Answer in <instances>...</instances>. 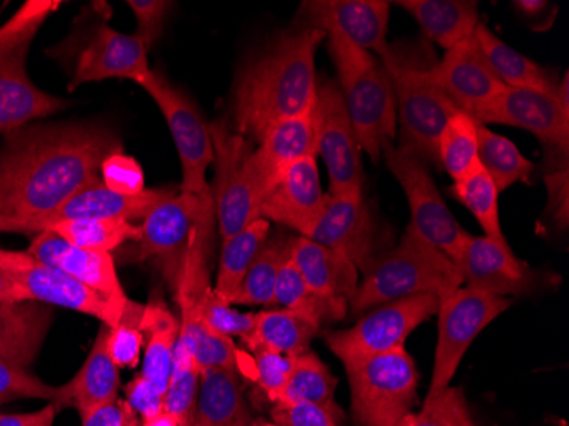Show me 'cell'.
<instances>
[{
	"label": "cell",
	"mask_w": 569,
	"mask_h": 426,
	"mask_svg": "<svg viewBox=\"0 0 569 426\" xmlns=\"http://www.w3.org/2000/svg\"><path fill=\"white\" fill-rule=\"evenodd\" d=\"M0 268L11 275L12 280L31 300L88 314L108 328L117 326L123 316V310L111 306L81 281L63 274L59 268L38 261L26 251L0 249Z\"/></svg>",
	"instance_id": "15"
},
{
	"label": "cell",
	"mask_w": 569,
	"mask_h": 426,
	"mask_svg": "<svg viewBox=\"0 0 569 426\" xmlns=\"http://www.w3.org/2000/svg\"><path fill=\"white\" fill-rule=\"evenodd\" d=\"M293 358L273 351H256L252 354V374L261 393L268 397V402L278 403L283 394Z\"/></svg>",
	"instance_id": "46"
},
{
	"label": "cell",
	"mask_w": 569,
	"mask_h": 426,
	"mask_svg": "<svg viewBox=\"0 0 569 426\" xmlns=\"http://www.w3.org/2000/svg\"><path fill=\"white\" fill-rule=\"evenodd\" d=\"M319 328L300 314L287 309H267L256 314L254 328L241 339L251 354L273 351L296 358L309 351Z\"/></svg>",
	"instance_id": "32"
},
{
	"label": "cell",
	"mask_w": 569,
	"mask_h": 426,
	"mask_svg": "<svg viewBox=\"0 0 569 426\" xmlns=\"http://www.w3.org/2000/svg\"><path fill=\"white\" fill-rule=\"evenodd\" d=\"M511 304L513 300L507 297L491 296L463 285L440 299L437 310V348L427 396H433L450 386L469 346L486 326L510 309Z\"/></svg>",
	"instance_id": "10"
},
{
	"label": "cell",
	"mask_w": 569,
	"mask_h": 426,
	"mask_svg": "<svg viewBox=\"0 0 569 426\" xmlns=\"http://www.w3.org/2000/svg\"><path fill=\"white\" fill-rule=\"evenodd\" d=\"M450 195L471 211L485 230L486 237L503 245L507 242V237L501 229L500 207H498L500 191L481 166L469 172L466 178L453 182Z\"/></svg>",
	"instance_id": "41"
},
{
	"label": "cell",
	"mask_w": 569,
	"mask_h": 426,
	"mask_svg": "<svg viewBox=\"0 0 569 426\" xmlns=\"http://www.w3.org/2000/svg\"><path fill=\"white\" fill-rule=\"evenodd\" d=\"M108 326L102 325L96 336L91 354L76 376L57 387L56 408H76L84 416L92 409L117 402L120 390V368L111 360L107 350Z\"/></svg>",
	"instance_id": "27"
},
{
	"label": "cell",
	"mask_w": 569,
	"mask_h": 426,
	"mask_svg": "<svg viewBox=\"0 0 569 426\" xmlns=\"http://www.w3.org/2000/svg\"><path fill=\"white\" fill-rule=\"evenodd\" d=\"M57 387L43 383L28 371V368L0 357V403H11L16 399H44L53 403Z\"/></svg>",
	"instance_id": "45"
},
{
	"label": "cell",
	"mask_w": 569,
	"mask_h": 426,
	"mask_svg": "<svg viewBox=\"0 0 569 426\" xmlns=\"http://www.w3.org/2000/svg\"><path fill=\"white\" fill-rule=\"evenodd\" d=\"M478 161L486 175L493 179L500 194L515 182L529 181L536 169L510 139L481 123L478 127Z\"/></svg>",
	"instance_id": "37"
},
{
	"label": "cell",
	"mask_w": 569,
	"mask_h": 426,
	"mask_svg": "<svg viewBox=\"0 0 569 426\" xmlns=\"http://www.w3.org/2000/svg\"><path fill=\"white\" fill-rule=\"evenodd\" d=\"M191 426H252L239 371L226 368L201 371L197 409Z\"/></svg>",
	"instance_id": "30"
},
{
	"label": "cell",
	"mask_w": 569,
	"mask_h": 426,
	"mask_svg": "<svg viewBox=\"0 0 569 426\" xmlns=\"http://www.w3.org/2000/svg\"><path fill=\"white\" fill-rule=\"evenodd\" d=\"M463 287L486 291L491 296H523L536 290L542 275L517 258L508 242H497L486 236H471L463 242L456 261Z\"/></svg>",
	"instance_id": "19"
},
{
	"label": "cell",
	"mask_w": 569,
	"mask_h": 426,
	"mask_svg": "<svg viewBox=\"0 0 569 426\" xmlns=\"http://www.w3.org/2000/svg\"><path fill=\"white\" fill-rule=\"evenodd\" d=\"M53 321V307L38 300L0 304V357L33 365Z\"/></svg>",
	"instance_id": "28"
},
{
	"label": "cell",
	"mask_w": 569,
	"mask_h": 426,
	"mask_svg": "<svg viewBox=\"0 0 569 426\" xmlns=\"http://www.w3.org/2000/svg\"><path fill=\"white\" fill-rule=\"evenodd\" d=\"M26 252L81 281L118 309L124 310L130 303L121 287L111 252L77 248L50 230L37 234Z\"/></svg>",
	"instance_id": "24"
},
{
	"label": "cell",
	"mask_w": 569,
	"mask_h": 426,
	"mask_svg": "<svg viewBox=\"0 0 569 426\" xmlns=\"http://www.w3.org/2000/svg\"><path fill=\"white\" fill-rule=\"evenodd\" d=\"M252 426H281V425H278V423H273V422H264V419H256V422H252Z\"/></svg>",
	"instance_id": "57"
},
{
	"label": "cell",
	"mask_w": 569,
	"mask_h": 426,
	"mask_svg": "<svg viewBox=\"0 0 569 426\" xmlns=\"http://www.w3.org/2000/svg\"><path fill=\"white\" fill-rule=\"evenodd\" d=\"M216 162L213 197L223 241L261 219V191L256 181L251 156L254 146L226 121L210 125Z\"/></svg>",
	"instance_id": "9"
},
{
	"label": "cell",
	"mask_w": 569,
	"mask_h": 426,
	"mask_svg": "<svg viewBox=\"0 0 569 426\" xmlns=\"http://www.w3.org/2000/svg\"><path fill=\"white\" fill-rule=\"evenodd\" d=\"M59 409L48 403L38 412L19 413V415H0V426H53Z\"/></svg>",
	"instance_id": "53"
},
{
	"label": "cell",
	"mask_w": 569,
	"mask_h": 426,
	"mask_svg": "<svg viewBox=\"0 0 569 426\" xmlns=\"http://www.w3.org/2000/svg\"><path fill=\"white\" fill-rule=\"evenodd\" d=\"M479 123L522 128L546 146L568 152L569 99L558 92L537 89L505 88Z\"/></svg>",
	"instance_id": "21"
},
{
	"label": "cell",
	"mask_w": 569,
	"mask_h": 426,
	"mask_svg": "<svg viewBox=\"0 0 569 426\" xmlns=\"http://www.w3.org/2000/svg\"><path fill=\"white\" fill-rule=\"evenodd\" d=\"M318 157H306L281 172L261 201L260 216L307 237L325 208Z\"/></svg>",
	"instance_id": "23"
},
{
	"label": "cell",
	"mask_w": 569,
	"mask_h": 426,
	"mask_svg": "<svg viewBox=\"0 0 569 426\" xmlns=\"http://www.w3.org/2000/svg\"><path fill=\"white\" fill-rule=\"evenodd\" d=\"M212 198L176 191L164 198L143 217L136 259H158L169 284L178 287L184 270L193 230L201 224H210Z\"/></svg>",
	"instance_id": "14"
},
{
	"label": "cell",
	"mask_w": 569,
	"mask_h": 426,
	"mask_svg": "<svg viewBox=\"0 0 569 426\" xmlns=\"http://www.w3.org/2000/svg\"><path fill=\"white\" fill-rule=\"evenodd\" d=\"M62 2L28 0L0 26V133L66 110L67 101L33 85L26 62L31 43Z\"/></svg>",
	"instance_id": "5"
},
{
	"label": "cell",
	"mask_w": 569,
	"mask_h": 426,
	"mask_svg": "<svg viewBox=\"0 0 569 426\" xmlns=\"http://www.w3.org/2000/svg\"><path fill=\"white\" fill-rule=\"evenodd\" d=\"M121 152L120 137L94 123L24 125L0 149V227L47 216Z\"/></svg>",
	"instance_id": "1"
},
{
	"label": "cell",
	"mask_w": 569,
	"mask_h": 426,
	"mask_svg": "<svg viewBox=\"0 0 569 426\" xmlns=\"http://www.w3.org/2000/svg\"><path fill=\"white\" fill-rule=\"evenodd\" d=\"M306 239L340 252L358 270L380 252V227L361 190L326 195L321 216Z\"/></svg>",
	"instance_id": "18"
},
{
	"label": "cell",
	"mask_w": 569,
	"mask_h": 426,
	"mask_svg": "<svg viewBox=\"0 0 569 426\" xmlns=\"http://www.w3.org/2000/svg\"><path fill=\"white\" fill-rule=\"evenodd\" d=\"M270 236V222L264 219L254 220L248 227L223 241L217 271L216 296L229 304L249 266L263 248Z\"/></svg>",
	"instance_id": "34"
},
{
	"label": "cell",
	"mask_w": 569,
	"mask_h": 426,
	"mask_svg": "<svg viewBox=\"0 0 569 426\" xmlns=\"http://www.w3.org/2000/svg\"><path fill=\"white\" fill-rule=\"evenodd\" d=\"M48 53L70 72V91L104 79H130L139 85L152 70L142 41L136 34L113 30L107 22L73 31Z\"/></svg>",
	"instance_id": "8"
},
{
	"label": "cell",
	"mask_w": 569,
	"mask_h": 426,
	"mask_svg": "<svg viewBox=\"0 0 569 426\" xmlns=\"http://www.w3.org/2000/svg\"><path fill=\"white\" fill-rule=\"evenodd\" d=\"M19 300H31L26 296V291L12 280L11 275L0 268V304L19 303Z\"/></svg>",
	"instance_id": "54"
},
{
	"label": "cell",
	"mask_w": 569,
	"mask_h": 426,
	"mask_svg": "<svg viewBox=\"0 0 569 426\" xmlns=\"http://www.w3.org/2000/svg\"><path fill=\"white\" fill-rule=\"evenodd\" d=\"M476 41L481 48L486 62L493 70L498 81L505 88L537 89V91L558 92L559 82L551 73L533 60L527 59L515 48L501 41L488 26L479 22L475 31Z\"/></svg>",
	"instance_id": "33"
},
{
	"label": "cell",
	"mask_w": 569,
	"mask_h": 426,
	"mask_svg": "<svg viewBox=\"0 0 569 426\" xmlns=\"http://www.w3.org/2000/svg\"><path fill=\"white\" fill-rule=\"evenodd\" d=\"M336 379L321 358L312 351L293 358L292 370L278 403H312L328 409L338 422L343 412L335 403Z\"/></svg>",
	"instance_id": "36"
},
{
	"label": "cell",
	"mask_w": 569,
	"mask_h": 426,
	"mask_svg": "<svg viewBox=\"0 0 569 426\" xmlns=\"http://www.w3.org/2000/svg\"><path fill=\"white\" fill-rule=\"evenodd\" d=\"M140 426H181L171 413L162 412L149 419H142Z\"/></svg>",
	"instance_id": "55"
},
{
	"label": "cell",
	"mask_w": 569,
	"mask_h": 426,
	"mask_svg": "<svg viewBox=\"0 0 569 426\" xmlns=\"http://www.w3.org/2000/svg\"><path fill=\"white\" fill-rule=\"evenodd\" d=\"M82 426H140L139 416L118 397L117 402L81 416Z\"/></svg>",
	"instance_id": "51"
},
{
	"label": "cell",
	"mask_w": 569,
	"mask_h": 426,
	"mask_svg": "<svg viewBox=\"0 0 569 426\" xmlns=\"http://www.w3.org/2000/svg\"><path fill=\"white\" fill-rule=\"evenodd\" d=\"M254 147L251 161L261 201L284 169L306 157H318V117L316 106L300 117L273 125Z\"/></svg>",
	"instance_id": "25"
},
{
	"label": "cell",
	"mask_w": 569,
	"mask_h": 426,
	"mask_svg": "<svg viewBox=\"0 0 569 426\" xmlns=\"http://www.w3.org/2000/svg\"><path fill=\"white\" fill-rule=\"evenodd\" d=\"M124 402L133 409L140 422L164 412V393L139 374L124 386Z\"/></svg>",
	"instance_id": "50"
},
{
	"label": "cell",
	"mask_w": 569,
	"mask_h": 426,
	"mask_svg": "<svg viewBox=\"0 0 569 426\" xmlns=\"http://www.w3.org/2000/svg\"><path fill=\"white\" fill-rule=\"evenodd\" d=\"M396 6L417 19L428 40L450 50L475 34L478 2L472 0H399Z\"/></svg>",
	"instance_id": "29"
},
{
	"label": "cell",
	"mask_w": 569,
	"mask_h": 426,
	"mask_svg": "<svg viewBox=\"0 0 569 426\" xmlns=\"http://www.w3.org/2000/svg\"><path fill=\"white\" fill-rule=\"evenodd\" d=\"M289 255L300 277L316 296L340 306H350L360 281V270L350 259L300 236L290 241Z\"/></svg>",
	"instance_id": "26"
},
{
	"label": "cell",
	"mask_w": 569,
	"mask_h": 426,
	"mask_svg": "<svg viewBox=\"0 0 569 426\" xmlns=\"http://www.w3.org/2000/svg\"><path fill=\"white\" fill-rule=\"evenodd\" d=\"M351 409L357 426H398L417 403V365L399 348L348 365Z\"/></svg>",
	"instance_id": "7"
},
{
	"label": "cell",
	"mask_w": 569,
	"mask_h": 426,
	"mask_svg": "<svg viewBox=\"0 0 569 426\" xmlns=\"http://www.w3.org/2000/svg\"><path fill=\"white\" fill-rule=\"evenodd\" d=\"M274 304L280 309L300 314L318 328H321L325 323L341 321L348 310V307L329 303V300L316 296L315 291L310 290L303 278L300 277L289 252L284 256L280 270H278Z\"/></svg>",
	"instance_id": "35"
},
{
	"label": "cell",
	"mask_w": 569,
	"mask_h": 426,
	"mask_svg": "<svg viewBox=\"0 0 569 426\" xmlns=\"http://www.w3.org/2000/svg\"><path fill=\"white\" fill-rule=\"evenodd\" d=\"M289 245L290 241H284V239L268 237V241L264 242L263 248L249 266L241 285L230 299V306H277L274 304V287H277L281 261L289 252Z\"/></svg>",
	"instance_id": "40"
},
{
	"label": "cell",
	"mask_w": 569,
	"mask_h": 426,
	"mask_svg": "<svg viewBox=\"0 0 569 426\" xmlns=\"http://www.w3.org/2000/svg\"><path fill=\"white\" fill-rule=\"evenodd\" d=\"M318 156L325 159L329 172V195L363 191V165L360 143L348 117L338 82L328 79L318 86Z\"/></svg>",
	"instance_id": "16"
},
{
	"label": "cell",
	"mask_w": 569,
	"mask_h": 426,
	"mask_svg": "<svg viewBox=\"0 0 569 426\" xmlns=\"http://www.w3.org/2000/svg\"><path fill=\"white\" fill-rule=\"evenodd\" d=\"M140 329L143 333L142 374L161 393L168 389L179 338V319L159 297L143 306Z\"/></svg>",
	"instance_id": "31"
},
{
	"label": "cell",
	"mask_w": 569,
	"mask_h": 426,
	"mask_svg": "<svg viewBox=\"0 0 569 426\" xmlns=\"http://www.w3.org/2000/svg\"><path fill=\"white\" fill-rule=\"evenodd\" d=\"M200 379L201 371L194 365L193 357L178 338L171 379L164 393V409L171 413L181 426L193 425Z\"/></svg>",
	"instance_id": "42"
},
{
	"label": "cell",
	"mask_w": 569,
	"mask_h": 426,
	"mask_svg": "<svg viewBox=\"0 0 569 426\" xmlns=\"http://www.w3.org/2000/svg\"><path fill=\"white\" fill-rule=\"evenodd\" d=\"M546 181L551 195L549 210L555 211V219L566 226L568 224V169L562 168L561 171L552 172Z\"/></svg>",
	"instance_id": "52"
},
{
	"label": "cell",
	"mask_w": 569,
	"mask_h": 426,
	"mask_svg": "<svg viewBox=\"0 0 569 426\" xmlns=\"http://www.w3.org/2000/svg\"><path fill=\"white\" fill-rule=\"evenodd\" d=\"M47 230L77 248L101 252L114 251L124 242H139L142 237L140 226L123 219L66 220L53 224Z\"/></svg>",
	"instance_id": "39"
},
{
	"label": "cell",
	"mask_w": 569,
	"mask_h": 426,
	"mask_svg": "<svg viewBox=\"0 0 569 426\" xmlns=\"http://www.w3.org/2000/svg\"><path fill=\"white\" fill-rule=\"evenodd\" d=\"M178 190L176 188L147 190L146 188L142 194L128 197V195L114 194L107 188L99 176H96L47 216L8 224L0 227V232L40 234L53 224L66 222V220L123 219L128 222L143 220L156 205L161 204L164 198L171 197Z\"/></svg>",
	"instance_id": "17"
},
{
	"label": "cell",
	"mask_w": 569,
	"mask_h": 426,
	"mask_svg": "<svg viewBox=\"0 0 569 426\" xmlns=\"http://www.w3.org/2000/svg\"><path fill=\"white\" fill-rule=\"evenodd\" d=\"M382 159L405 191L411 214L409 229L456 265L469 232L460 227L440 197L427 162L399 146L387 149Z\"/></svg>",
	"instance_id": "12"
},
{
	"label": "cell",
	"mask_w": 569,
	"mask_h": 426,
	"mask_svg": "<svg viewBox=\"0 0 569 426\" xmlns=\"http://www.w3.org/2000/svg\"><path fill=\"white\" fill-rule=\"evenodd\" d=\"M428 72L457 110L468 113L478 123L505 89L486 62L475 34L447 50L443 59L430 66Z\"/></svg>",
	"instance_id": "20"
},
{
	"label": "cell",
	"mask_w": 569,
	"mask_h": 426,
	"mask_svg": "<svg viewBox=\"0 0 569 426\" xmlns=\"http://www.w3.org/2000/svg\"><path fill=\"white\" fill-rule=\"evenodd\" d=\"M139 86L156 101L168 121L183 169V181L179 185V191L194 197L212 198L207 185V169L213 162L212 136L210 125L201 117L198 106L187 92L176 88L168 81V77L156 70H150Z\"/></svg>",
	"instance_id": "11"
},
{
	"label": "cell",
	"mask_w": 569,
	"mask_h": 426,
	"mask_svg": "<svg viewBox=\"0 0 569 426\" xmlns=\"http://www.w3.org/2000/svg\"><path fill=\"white\" fill-rule=\"evenodd\" d=\"M398 426H476L462 390L447 387L425 397L420 413H409Z\"/></svg>",
	"instance_id": "43"
},
{
	"label": "cell",
	"mask_w": 569,
	"mask_h": 426,
	"mask_svg": "<svg viewBox=\"0 0 569 426\" xmlns=\"http://www.w3.org/2000/svg\"><path fill=\"white\" fill-rule=\"evenodd\" d=\"M101 181L114 194L128 195V197L146 190L143 171L139 162L121 152L113 153L102 162Z\"/></svg>",
	"instance_id": "47"
},
{
	"label": "cell",
	"mask_w": 569,
	"mask_h": 426,
	"mask_svg": "<svg viewBox=\"0 0 569 426\" xmlns=\"http://www.w3.org/2000/svg\"><path fill=\"white\" fill-rule=\"evenodd\" d=\"M143 304L130 300L124 307L123 316L113 328H108L107 350L118 368H136L140 364L143 348V333L140 321Z\"/></svg>",
	"instance_id": "44"
},
{
	"label": "cell",
	"mask_w": 569,
	"mask_h": 426,
	"mask_svg": "<svg viewBox=\"0 0 569 426\" xmlns=\"http://www.w3.org/2000/svg\"><path fill=\"white\" fill-rule=\"evenodd\" d=\"M325 40L315 28L284 33L246 63L232 102L236 131L260 142L273 125L315 108L316 53Z\"/></svg>",
	"instance_id": "2"
},
{
	"label": "cell",
	"mask_w": 569,
	"mask_h": 426,
	"mask_svg": "<svg viewBox=\"0 0 569 426\" xmlns=\"http://www.w3.org/2000/svg\"><path fill=\"white\" fill-rule=\"evenodd\" d=\"M440 304L437 296H417L382 304L363 319L325 336L329 350L348 365L405 348V341L418 326L435 316Z\"/></svg>",
	"instance_id": "13"
},
{
	"label": "cell",
	"mask_w": 569,
	"mask_h": 426,
	"mask_svg": "<svg viewBox=\"0 0 569 426\" xmlns=\"http://www.w3.org/2000/svg\"><path fill=\"white\" fill-rule=\"evenodd\" d=\"M478 121L468 113L457 111L449 118L437 140L438 165L442 166L453 182L466 178L479 166Z\"/></svg>",
	"instance_id": "38"
},
{
	"label": "cell",
	"mask_w": 569,
	"mask_h": 426,
	"mask_svg": "<svg viewBox=\"0 0 569 426\" xmlns=\"http://www.w3.org/2000/svg\"><path fill=\"white\" fill-rule=\"evenodd\" d=\"M328 50L338 72L348 117L360 149L373 162L396 146L398 113L391 79L382 60L343 38L328 37Z\"/></svg>",
	"instance_id": "4"
},
{
	"label": "cell",
	"mask_w": 569,
	"mask_h": 426,
	"mask_svg": "<svg viewBox=\"0 0 569 426\" xmlns=\"http://www.w3.org/2000/svg\"><path fill=\"white\" fill-rule=\"evenodd\" d=\"M360 271L361 280L348 306L353 314L408 297L442 299L463 285L459 268L409 227L395 249L377 252Z\"/></svg>",
	"instance_id": "3"
},
{
	"label": "cell",
	"mask_w": 569,
	"mask_h": 426,
	"mask_svg": "<svg viewBox=\"0 0 569 426\" xmlns=\"http://www.w3.org/2000/svg\"><path fill=\"white\" fill-rule=\"evenodd\" d=\"M271 422L281 426H338V419L312 403H274Z\"/></svg>",
	"instance_id": "49"
},
{
	"label": "cell",
	"mask_w": 569,
	"mask_h": 426,
	"mask_svg": "<svg viewBox=\"0 0 569 426\" xmlns=\"http://www.w3.org/2000/svg\"><path fill=\"white\" fill-rule=\"evenodd\" d=\"M306 28H315L328 37L343 38L373 56L387 50V31L391 4L386 0H315L303 2Z\"/></svg>",
	"instance_id": "22"
},
{
	"label": "cell",
	"mask_w": 569,
	"mask_h": 426,
	"mask_svg": "<svg viewBox=\"0 0 569 426\" xmlns=\"http://www.w3.org/2000/svg\"><path fill=\"white\" fill-rule=\"evenodd\" d=\"M127 4L136 14V37L149 50L164 30L166 16H168L172 2H164V0H128Z\"/></svg>",
	"instance_id": "48"
},
{
	"label": "cell",
	"mask_w": 569,
	"mask_h": 426,
	"mask_svg": "<svg viewBox=\"0 0 569 426\" xmlns=\"http://www.w3.org/2000/svg\"><path fill=\"white\" fill-rule=\"evenodd\" d=\"M383 67L391 79L396 98L398 127L401 130L399 147L423 162L438 165L437 140L457 108L442 89L431 81L430 67L409 66L389 44L382 56Z\"/></svg>",
	"instance_id": "6"
},
{
	"label": "cell",
	"mask_w": 569,
	"mask_h": 426,
	"mask_svg": "<svg viewBox=\"0 0 569 426\" xmlns=\"http://www.w3.org/2000/svg\"><path fill=\"white\" fill-rule=\"evenodd\" d=\"M515 6H517L523 14L532 18L537 12L545 11L546 6L548 4H546V2H517Z\"/></svg>",
	"instance_id": "56"
}]
</instances>
